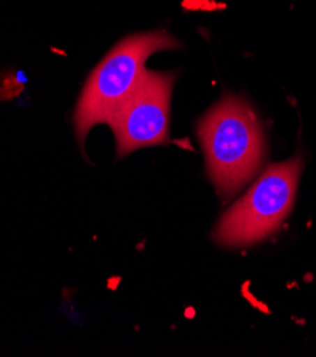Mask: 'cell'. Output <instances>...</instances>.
<instances>
[{"mask_svg":"<svg viewBox=\"0 0 316 357\" xmlns=\"http://www.w3.org/2000/svg\"><path fill=\"white\" fill-rule=\"evenodd\" d=\"M197 134L208 176L224 199L232 198L264 162L265 137L258 116L242 97L225 94L200 119Z\"/></svg>","mask_w":316,"mask_h":357,"instance_id":"1","label":"cell"},{"mask_svg":"<svg viewBox=\"0 0 316 357\" xmlns=\"http://www.w3.org/2000/svg\"><path fill=\"white\" fill-rule=\"evenodd\" d=\"M180 47L181 43L163 30L131 34L116 45L91 71L77 101L73 123L80 144L93 127L109 124L142 80L150 56Z\"/></svg>","mask_w":316,"mask_h":357,"instance_id":"2","label":"cell"},{"mask_svg":"<svg viewBox=\"0 0 316 357\" xmlns=\"http://www.w3.org/2000/svg\"><path fill=\"white\" fill-rule=\"evenodd\" d=\"M303 160L296 155L269 165L218 222L214 239L224 246H248L280 228L292 211Z\"/></svg>","mask_w":316,"mask_h":357,"instance_id":"3","label":"cell"},{"mask_svg":"<svg viewBox=\"0 0 316 357\" xmlns=\"http://www.w3.org/2000/svg\"><path fill=\"white\" fill-rule=\"evenodd\" d=\"M174 83V73L146 70L135 90L109 121L119 158L140 149L167 144Z\"/></svg>","mask_w":316,"mask_h":357,"instance_id":"4","label":"cell"}]
</instances>
